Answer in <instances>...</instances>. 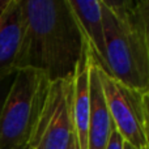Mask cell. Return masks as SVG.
Listing matches in <instances>:
<instances>
[{"instance_id":"1","label":"cell","mask_w":149,"mask_h":149,"mask_svg":"<svg viewBox=\"0 0 149 149\" xmlns=\"http://www.w3.org/2000/svg\"><path fill=\"white\" fill-rule=\"evenodd\" d=\"M25 42L20 68H34L50 81L72 79L88 41L68 0H16Z\"/></svg>"},{"instance_id":"2","label":"cell","mask_w":149,"mask_h":149,"mask_svg":"<svg viewBox=\"0 0 149 149\" xmlns=\"http://www.w3.org/2000/svg\"><path fill=\"white\" fill-rule=\"evenodd\" d=\"M105 68L115 80L139 92L149 90V51L134 10L118 13L101 3Z\"/></svg>"},{"instance_id":"3","label":"cell","mask_w":149,"mask_h":149,"mask_svg":"<svg viewBox=\"0 0 149 149\" xmlns=\"http://www.w3.org/2000/svg\"><path fill=\"white\" fill-rule=\"evenodd\" d=\"M50 82L38 70H17L0 115V149L29 147Z\"/></svg>"},{"instance_id":"4","label":"cell","mask_w":149,"mask_h":149,"mask_svg":"<svg viewBox=\"0 0 149 149\" xmlns=\"http://www.w3.org/2000/svg\"><path fill=\"white\" fill-rule=\"evenodd\" d=\"M73 77L50 82L47 97L29 143L30 149H76Z\"/></svg>"},{"instance_id":"5","label":"cell","mask_w":149,"mask_h":149,"mask_svg":"<svg viewBox=\"0 0 149 149\" xmlns=\"http://www.w3.org/2000/svg\"><path fill=\"white\" fill-rule=\"evenodd\" d=\"M97 67L106 105L116 131L124 141L135 149H148L143 98L144 93L119 82L106 72L98 62Z\"/></svg>"},{"instance_id":"6","label":"cell","mask_w":149,"mask_h":149,"mask_svg":"<svg viewBox=\"0 0 149 149\" xmlns=\"http://www.w3.org/2000/svg\"><path fill=\"white\" fill-rule=\"evenodd\" d=\"M93 50L85 42L73 76V126L79 149H88V128L90 115V65Z\"/></svg>"},{"instance_id":"7","label":"cell","mask_w":149,"mask_h":149,"mask_svg":"<svg viewBox=\"0 0 149 149\" xmlns=\"http://www.w3.org/2000/svg\"><path fill=\"white\" fill-rule=\"evenodd\" d=\"M25 29L16 0H12L0 16V77L20 68L24 52Z\"/></svg>"},{"instance_id":"8","label":"cell","mask_w":149,"mask_h":149,"mask_svg":"<svg viewBox=\"0 0 149 149\" xmlns=\"http://www.w3.org/2000/svg\"><path fill=\"white\" fill-rule=\"evenodd\" d=\"M115 128L109 113L93 55L90 65V115L88 128V149H106L110 135Z\"/></svg>"},{"instance_id":"9","label":"cell","mask_w":149,"mask_h":149,"mask_svg":"<svg viewBox=\"0 0 149 149\" xmlns=\"http://www.w3.org/2000/svg\"><path fill=\"white\" fill-rule=\"evenodd\" d=\"M74 16L93 50L95 60L105 68V43L102 30V8L100 0H68Z\"/></svg>"},{"instance_id":"10","label":"cell","mask_w":149,"mask_h":149,"mask_svg":"<svg viewBox=\"0 0 149 149\" xmlns=\"http://www.w3.org/2000/svg\"><path fill=\"white\" fill-rule=\"evenodd\" d=\"M134 15L136 17L140 29H141V33L144 36L149 51V0H143L139 5H136L134 8Z\"/></svg>"},{"instance_id":"11","label":"cell","mask_w":149,"mask_h":149,"mask_svg":"<svg viewBox=\"0 0 149 149\" xmlns=\"http://www.w3.org/2000/svg\"><path fill=\"white\" fill-rule=\"evenodd\" d=\"M100 1L102 3V4H105L107 8H110L111 10L118 12V13L134 10L131 0H100Z\"/></svg>"},{"instance_id":"12","label":"cell","mask_w":149,"mask_h":149,"mask_svg":"<svg viewBox=\"0 0 149 149\" xmlns=\"http://www.w3.org/2000/svg\"><path fill=\"white\" fill-rule=\"evenodd\" d=\"M17 72V71H16ZM16 72L7 74L4 77H0V115H1V110H3V106H4L5 102V98L8 95V92H9L10 86H12V82L15 80Z\"/></svg>"},{"instance_id":"13","label":"cell","mask_w":149,"mask_h":149,"mask_svg":"<svg viewBox=\"0 0 149 149\" xmlns=\"http://www.w3.org/2000/svg\"><path fill=\"white\" fill-rule=\"evenodd\" d=\"M123 147H124L123 137H122L120 134L116 131V128H114L113 132H111V135H110V139H109L107 145H106V149H123Z\"/></svg>"},{"instance_id":"14","label":"cell","mask_w":149,"mask_h":149,"mask_svg":"<svg viewBox=\"0 0 149 149\" xmlns=\"http://www.w3.org/2000/svg\"><path fill=\"white\" fill-rule=\"evenodd\" d=\"M144 115H145V136H147V147L149 149V92L144 93Z\"/></svg>"},{"instance_id":"15","label":"cell","mask_w":149,"mask_h":149,"mask_svg":"<svg viewBox=\"0 0 149 149\" xmlns=\"http://www.w3.org/2000/svg\"><path fill=\"white\" fill-rule=\"evenodd\" d=\"M12 0H0V16L4 13V10L7 9V7L10 4Z\"/></svg>"},{"instance_id":"16","label":"cell","mask_w":149,"mask_h":149,"mask_svg":"<svg viewBox=\"0 0 149 149\" xmlns=\"http://www.w3.org/2000/svg\"><path fill=\"white\" fill-rule=\"evenodd\" d=\"M141 1H143V0H131V3H132V8H135L136 5H139Z\"/></svg>"},{"instance_id":"17","label":"cell","mask_w":149,"mask_h":149,"mask_svg":"<svg viewBox=\"0 0 149 149\" xmlns=\"http://www.w3.org/2000/svg\"><path fill=\"white\" fill-rule=\"evenodd\" d=\"M123 149H135V148L132 147V145H130L128 143H126V141H124V147H123Z\"/></svg>"},{"instance_id":"18","label":"cell","mask_w":149,"mask_h":149,"mask_svg":"<svg viewBox=\"0 0 149 149\" xmlns=\"http://www.w3.org/2000/svg\"><path fill=\"white\" fill-rule=\"evenodd\" d=\"M17 149H30L29 147H22V148H17Z\"/></svg>"},{"instance_id":"19","label":"cell","mask_w":149,"mask_h":149,"mask_svg":"<svg viewBox=\"0 0 149 149\" xmlns=\"http://www.w3.org/2000/svg\"><path fill=\"white\" fill-rule=\"evenodd\" d=\"M76 149H79V147H77V148H76Z\"/></svg>"},{"instance_id":"20","label":"cell","mask_w":149,"mask_h":149,"mask_svg":"<svg viewBox=\"0 0 149 149\" xmlns=\"http://www.w3.org/2000/svg\"><path fill=\"white\" fill-rule=\"evenodd\" d=\"M148 92H149V90H148Z\"/></svg>"}]
</instances>
